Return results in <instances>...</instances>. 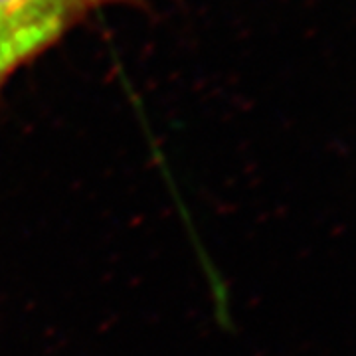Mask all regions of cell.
<instances>
[{"mask_svg":"<svg viewBox=\"0 0 356 356\" xmlns=\"http://www.w3.org/2000/svg\"><path fill=\"white\" fill-rule=\"evenodd\" d=\"M153 0H0V91L91 16Z\"/></svg>","mask_w":356,"mask_h":356,"instance_id":"cell-1","label":"cell"}]
</instances>
